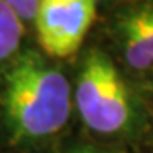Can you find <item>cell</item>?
Returning <instances> with one entry per match:
<instances>
[{
	"label": "cell",
	"mask_w": 153,
	"mask_h": 153,
	"mask_svg": "<svg viewBox=\"0 0 153 153\" xmlns=\"http://www.w3.org/2000/svg\"><path fill=\"white\" fill-rule=\"evenodd\" d=\"M5 119L16 139H40L65 127L71 110V87L59 70L28 53L5 76Z\"/></svg>",
	"instance_id": "cell-1"
},
{
	"label": "cell",
	"mask_w": 153,
	"mask_h": 153,
	"mask_svg": "<svg viewBox=\"0 0 153 153\" xmlns=\"http://www.w3.org/2000/svg\"><path fill=\"white\" fill-rule=\"evenodd\" d=\"M74 99L84 124L96 133H118L130 124L127 87L111 59L99 50H93L84 60Z\"/></svg>",
	"instance_id": "cell-2"
},
{
	"label": "cell",
	"mask_w": 153,
	"mask_h": 153,
	"mask_svg": "<svg viewBox=\"0 0 153 153\" xmlns=\"http://www.w3.org/2000/svg\"><path fill=\"white\" fill-rule=\"evenodd\" d=\"M96 16L93 0H40L36 28L40 47L53 57L79 50Z\"/></svg>",
	"instance_id": "cell-3"
},
{
	"label": "cell",
	"mask_w": 153,
	"mask_h": 153,
	"mask_svg": "<svg viewBox=\"0 0 153 153\" xmlns=\"http://www.w3.org/2000/svg\"><path fill=\"white\" fill-rule=\"evenodd\" d=\"M119 30V39H121V47L124 57L127 60V64L133 70H147L153 65V57L147 48V45L144 43L138 31L122 17L118 23Z\"/></svg>",
	"instance_id": "cell-4"
},
{
	"label": "cell",
	"mask_w": 153,
	"mask_h": 153,
	"mask_svg": "<svg viewBox=\"0 0 153 153\" xmlns=\"http://www.w3.org/2000/svg\"><path fill=\"white\" fill-rule=\"evenodd\" d=\"M23 22L3 0H0V62L10 59L19 50Z\"/></svg>",
	"instance_id": "cell-5"
},
{
	"label": "cell",
	"mask_w": 153,
	"mask_h": 153,
	"mask_svg": "<svg viewBox=\"0 0 153 153\" xmlns=\"http://www.w3.org/2000/svg\"><path fill=\"white\" fill-rule=\"evenodd\" d=\"M122 17L138 31L153 57V3H146L128 10Z\"/></svg>",
	"instance_id": "cell-6"
},
{
	"label": "cell",
	"mask_w": 153,
	"mask_h": 153,
	"mask_svg": "<svg viewBox=\"0 0 153 153\" xmlns=\"http://www.w3.org/2000/svg\"><path fill=\"white\" fill-rule=\"evenodd\" d=\"M3 2L16 13L22 22H25L36 19L40 0H3Z\"/></svg>",
	"instance_id": "cell-7"
},
{
	"label": "cell",
	"mask_w": 153,
	"mask_h": 153,
	"mask_svg": "<svg viewBox=\"0 0 153 153\" xmlns=\"http://www.w3.org/2000/svg\"><path fill=\"white\" fill-rule=\"evenodd\" d=\"M94 3H99V2H118V0H93Z\"/></svg>",
	"instance_id": "cell-8"
},
{
	"label": "cell",
	"mask_w": 153,
	"mask_h": 153,
	"mask_svg": "<svg viewBox=\"0 0 153 153\" xmlns=\"http://www.w3.org/2000/svg\"><path fill=\"white\" fill-rule=\"evenodd\" d=\"M79 153H102V152H94V150H84V152H79Z\"/></svg>",
	"instance_id": "cell-9"
}]
</instances>
